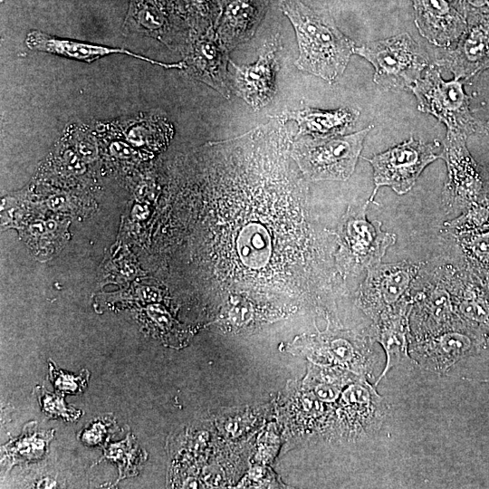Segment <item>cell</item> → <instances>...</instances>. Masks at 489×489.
Wrapping results in <instances>:
<instances>
[{"instance_id": "e0dca14e", "label": "cell", "mask_w": 489, "mask_h": 489, "mask_svg": "<svg viewBox=\"0 0 489 489\" xmlns=\"http://www.w3.org/2000/svg\"><path fill=\"white\" fill-rule=\"evenodd\" d=\"M359 110L350 107L333 110L304 108L297 110H284L277 117L284 122L297 123V136L331 137L343 135L356 122Z\"/></svg>"}, {"instance_id": "8fae6325", "label": "cell", "mask_w": 489, "mask_h": 489, "mask_svg": "<svg viewBox=\"0 0 489 489\" xmlns=\"http://www.w3.org/2000/svg\"><path fill=\"white\" fill-rule=\"evenodd\" d=\"M123 34L157 39L168 48L184 53L192 33L172 19L167 0H131Z\"/></svg>"}, {"instance_id": "ba28073f", "label": "cell", "mask_w": 489, "mask_h": 489, "mask_svg": "<svg viewBox=\"0 0 489 489\" xmlns=\"http://www.w3.org/2000/svg\"><path fill=\"white\" fill-rule=\"evenodd\" d=\"M437 140L426 142L411 137L387 151L367 159L373 168L374 190L369 201H373L380 187L388 186L398 195L408 192L416 184L424 168L440 158Z\"/></svg>"}, {"instance_id": "4fadbf2b", "label": "cell", "mask_w": 489, "mask_h": 489, "mask_svg": "<svg viewBox=\"0 0 489 489\" xmlns=\"http://www.w3.org/2000/svg\"><path fill=\"white\" fill-rule=\"evenodd\" d=\"M411 1L417 28L429 43L447 47L467 31L466 19L447 0Z\"/></svg>"}, {"instance_id": "ffe728a7", "label": "cell", "mask_w": 489, "mask_h": 489, "mask_svg": "<svg viewBox=\"0 0 489 489\" xmlns=\"http://www.w3.org/2000/svg\"><path fill=\"white\" fill-rule=\"evenodd\" d=\"M105 458L118 464L119 480L136 475L138 466L143 461L142 451L138 448L135 438L133 440L129 435L123 441L106 447L102 459Z\"/></svg>"}, {"instance_id": "6da1fadb", "label": "cell", "mask_w": 489, "mask_h": 489, "mask_svg": "<svg viewBox=\"0 0 489 489\" xmlns=\"http://www.w3.org/2000/svg\"><path fill=\"white\" fill-rule=\"evenodd\" d=\"M281 9L292 24L299 48L295 66L332 82L346 69L354 43L336 26L331 16L301 0H282Z\"/></svg>"}, {"instance_id": "5b68a950", "label": "cell", "mask_w": 489, "mask_h": 489, "mask_svg": "<svg viewBox=\"0 0 489 489\" xmlns=\"http://www.w3.org/2000/svg\"><path fill=\"white\" fill-rule=\"evenodd\" d=\"M354 53L373 65L377 84L393 90H410L428 62L426 52L407 33L355 47Z\"/></svg>"}, {"instance_id": "603a6c76", "label": "cell", "mask_w": 489, "mask_h": 489, "mask_svg": "<svg viewBox=\"0 0 489 489\" xmlns=\"http://www.w3.org/2000/svg\"><path fill=\"white\" fill-rule=\"evenodd\" d=\"M113 424V421L105 418L95 420L82 432L81 438L89 446L103 443L110 433Z\"/></svg>"}, {"instance_id": "7402d4cb", "label": "cell", "mask_w": 489, "mask_h": 489, "mask_svg": "<svg viewBox=\"0 0 489 489\" xmlns=\"http://www.w3.org/2000/svg\"><path fill=\"white\" fill-rule=\"evenodd\" d=\"M35 393L42 411L50 417H62L66 421H74L82 414L81 410L68 407L63 400V396L61 394L49 393L39 386L35 388Z\"/></svg>"}, {"instance_id": "52a82bcc", "label": "cell", "mask_w": 489, "mask_h": 489, "mask_svg": "<svg viewBox=\"0 0 489 489\" xmlns=\"http://www.w3.org/2000/svg\"><path fill=\"white\" fill-rule=\"evenodd\" d=\"M466 137L447 130L440 158L447 167V179L442 203L447 213H462L472 205L489 197L484 172L470 155Z\"/></svg>"}, {"instance_id": "30bf717a", "label": "cell", "mask_w": 489, "mask_h": 489, "mask_svg": "<svg viewBox=\"0 0 489 489\" xmlns=\"http://www.w3.org/2000/svg\"><path fill=\"white\" fill-rule=\"evenodd\" d=\"M229 51L224 46L211 27L200 34L192 35L191 41L185 51L184 69L187 74L200 81L225 99H230Z\"/></svg>"}, {"instance_id": "ac0fdd59", "label": "cell", "mask_w": 489, "mask_h": 489, "mask_svg": "<svg viewBox=\"0 0 489 489\" xmlns=\"http://www.w3.org/2000/svg\"><path fill=\"white\" fill-rule=\"evenodd\" d=\"M411 311L412 303H406L374 321L376 340L381 344L387 356L386 367L375 384H378L390 369L408 358L407 335Z\"/></svg>"}, {"instance_id": "2e32d148", "label": "cell", "mask_w": 489, "mask_h": 489, "mask_svg": "<svg viewBox=\"0 0 489 489\" xmlns=\"http://www.w3.org/2000/svg\"><path fill=\"white\" fill-rule=\"evenodd\" d=\"M446 235L458 251V264L489 288V203L473 225Z\"/></svg>"}, {"instance_id": "9a60e30c", "label": "cell", "mask_w": 489, "mask_h": 489, "mask_svg": "<svg viewBox=\"0 0 489 489\" xmlns=\"http://www.w3.org/2000/svg\"><path fill=\"white\" fill-rule=\"evenodd\" d=\"M440 62L455 79H468L489 67V17L469 24L455 49Z\"/></svg>"}, {"instance_id": "3957f363", "label": "cell", "mask_w": 489, "mask_h": 489, "mask_svg": "<svg viewBox=\"0 0 489 489\" xmlns=\"http://www.w3.org/2000/svg\"><path fill=\"white\" fill-rule=\"evenodd\" d=\"M417 100V109L432 114L447 130L464 135L488 134L489 122L474 117L469 110V97L459 79L446 82L436 67L430 65L425 76L410 89Z\"/></svg>"}, {"instance_id": "8992f818", "label": "cell", "mask_w": 489, "mask_h": 489, "mask_svg": "<svg viewBox=\"0 0 489 489\" xmlns=\"http://www.w3.org/2000/svg\"><path fill=\"white\" fill-rule=\"evenodd\" d=\"M426 264L403 260L380 262L369 267L359 293L360 307L375 321L382 314L412 303L416 284Z\"/></svg>"}, {"instance_id": "7c38bea8", "label": "cell", "mask_w": 489, "mask_h": 489, "mask_svg": "<svg viewBox=\"0 0 489 489\" xmlns=\"http://www.w3.org/2000/svg\"><path fill=\"white\" fill-rule=\"evenodd\" d=\"M24 43L27 48L32 51L46 53L87 63H91L103 56L120 53L142 60L153 65H158L164 69H184L183 61L175 63H165L124 48L60 38L39 30L29 31Z\"/></svg>"}, {"instance_id": "9c48e42d", "label": "cell", "mask_w": 489, "mask_h": 489, "mask_svg": "<svg viewBox=\"0 0 489 489\" xmlns=\"http://www.w3.org/2000/svg\"><path fill=\"white\" fill-rule=\"evenodd\" d=\"M279 47V39L274 36L263 44L254 63L238 65L230 60L235 70L233 87L254 110H259L270 103L277 91Z\"/></svg>"}, {"instance_id": "d6986e66", "label": "cell", "mask_w": 489, "mask_h": 489, "mask_svg": "<svg viewBox=\"0 0 489 489\" xmlns=\"http://www.w3.org/2000/svg\"><path fill=\"white\" fill-rule=\"evenodd\" d=\"M53 432L38 431L34 422L28 423L18 437L10 440L2 447V462L11 468L14 465L39 460L46 454Z\"/></svg>"}, {"instance_id": "277c9868", "label": "cell", "mask_w": 489, "mask_h": 489, "mask_svg": "<svg viewBox=\"0 0 489 489\" xmlns=\"http://www.w3.org/2000/svg\"><path fill=\"white\" fill-rule=\"evenodd\" d=\"M365 204L349 207L337 232L339 250L335 254L337 268L344 273H359L381 262L387 249L395 244V234L381 230V222L367 219Z\"/></svg>"}, {"instance_id": "5bb4252c", "label": "cell", "mask_w": 489, "mask_h": 489, "mask_svg": "<svg viewBox=\"0 0 489 489\" xmlns=\"http://www.w3.org/2000/svg\"><path fill=\"white\" fill-rule=\"evenodd\" d=\"M267 5L268 0L225 1L215 24V31L229 52L254 36Z\"/></svg>"}, {"instance_id": "44dd1931", "label": "cell", "mask_w": 489, "mask_h": 489, "mask_svg": "<svg viewBox=\"0 0 489 489\" xmlns=\"http://www.w3.org/2000/svg\"><path fill=\"white\" fill-rule=\"evenodd\" d=\"M90 373L83 369L80 375L66 373L49 361V379L55 391L61 395L80 394L87 387Z\"/></svg>"}, {"instance_id": "7a4b0ae2", "label": "cell", "mask_w": 489, "mask_h": 489, "mask_svg": "<svg viewBox=\"0 0 489 489\" xmlns=\"http://www.w3.org/2000/svg\"><path fill=\"white\" fill-rule=\"evenodd\" d=\"M372 127L350 135L303 138L292 143L290 156L312 181L347 180Z\"/></svg>"}]
</instances>
